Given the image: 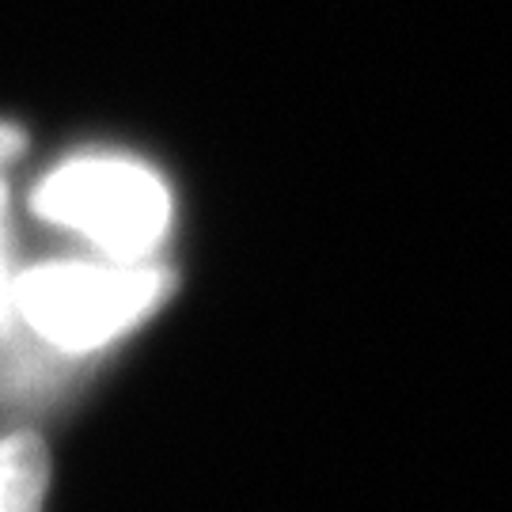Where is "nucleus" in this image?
<instances>
[{"label": "nucleus", "mask_w": 512, "mask_h": 512, "mask_svg": "<svg viewBox=\"0 0 512 512\" xmlns=\"http://www.w3.org/2000/svg\"><path fill=\"white\" fill-rule=\"evenodd\" d=\"M175 277L152 262H42L16 277V319L57 353H95L141 327Z\"/></svg>", "instance_id": "obj_1"}, {"label": "nucleus", "mask_w": 512, "mask_h": 512, "mask_svg": "<svg viewBox=\"0 0 512 512\" xmlns=\"http://www.w3.org/2000/svg\"><path fill=\"white\" fill-rule=\"evenodd\" d=\"M31 209L88 239L110 262H148L171 232L167 183L118 152H84L54 167L35 186Z\"/></svg>", "instance_id": "obj_2"}, {"label": "nucleus", "mask_w": 512, "mask_h": 512, "mask_svg": "<svg viewBox=\"0 0 512 512\" xmlns=\"http://www.w3.org/2000/svg\"><path fill=\"white\" fill-rule=\"evenodd\" d=\"M50 456L31 433L0 440V512H42Z\"/></svg>", "instance_id": "obj_3"}, {"label": "nucleus", "mask_w": 512, "mask_h": 512, "mask_svg": "<svg viewBox=\"0 0 512 512\" xmlns=\"http://www.w3.org/2000/svg\"><path fill=\"white\" fill-rule=\"evenodd\" d=\"M16 277L8 255V190L0 183V338L16 323Z\"/></svg>", "instance_id": "obj_4"}, {"label": "nucleus", "mask_w": 512, "mask_h": 512, "mask_svg": "<svg viewBox=\"0 0 512 512\" xmlns=\"http://www.w3.org/2000/svg\"><path fill=\"white\" fill-rule=\"evenodd\" d=\"M27 145V137H23V129L12 126V122H0V167L8 164V160H16L19 152Z\"/></svg>", "instance_id": "obj_5"}]
</instances>
